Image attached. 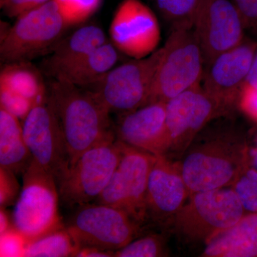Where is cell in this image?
<instances>
[{"label": "cell", "instance_id": "obj_23", "mask_svg": "<svg viewBox=\"0 0 257 257\" xmlns=\"http://www.w3.org/2000/svg\"><path fill=\"white\" fill-rule=\"evenodd\" d=\"M79 248L66 226L42 235L27 243L23 256H76Z\"/></svg>", "mask_w": 257, "mask_h": 257}, {"label": "cell", "instance_id": "obj_29", "mask_svg": "<svg viewBox=\"0 0 257 257\" xmlns=\"http://www.w3.org/2000/svg\"><path fill=\"white\" fill-rule=\"evenodd\" d=\"M15 174L11 171L0 168V207L13 205L20 196V187Z\"/></svg>", "mask_w": 257, "mask_h": 257}, {"label": "cell", "instance_id": "obj_16", "mask_svg": "<svg viewBox=\"0 0 257 257\" xmlns=\"http://www.w3.org/2000/svg\"><path fill=\"white\" fill-rule=\"evenodd\" d=\"M189 195L178 162L165 155L157 156L147 187V219L157 224L172 223Z\"/></svg>", "mask_w": 257, "mask_h": 257}, {"label": "cell", "instance_id": "obj_15", "mask_svg": "<svg viewBox=\"0 0 257 257\" xmlns=\"http://www.w3.org/2000/svg\"><path fill=\"white\" fill-rule=\"evenodd\" d=\"M256 49L257 44L243 40L242 43L218 55L205 66L203 89L226 113L239 102Z\"/></svg>", "mask_w": 257, "mask_h": 257}, {"label": "cell", "instance_id": "obj_18", "mask_svg": "<svg viewBox=\"0 0 257 257\" xmlns=\"http://www.w3.org/2000/svg\"><path fill=\"white\" fill-rule=\"evenodd\" d=\"M107 41L104 30L99 26L81 27L59 42L42 62V70L47 75L57 79L82 57Z\"/></svg>", "mask_w": 257, "mask_h": 257}, {"label": "cell", "instance_id": "obj_14", "mask_svg": "<svg viewBox=\"0 0 257 257\" xmlns=\"http://www.w3.org/2000/svg\"><path fill=\"white\" fill-rule=\"evenodd\" d=\"M110 42L121 53L143 59L157 50L160 24L153 11L141 0H123L115 11L109 30Z\"/></svg>", "mask_w": 257, "mask_h": 257}, {"label": "cell", "instance_id": "obj_4", "mask_svg": "<svg viewBox=\"0 0 257 257\" xmlns=\"http://www.w3.org/2000/svg\"><path fill=\"white\" fill-rule=\"evenodd\" d=\"M12 26L1 28L2 63L31 62L50 55L70 28L53 0L16 18Z\"/></svg>", "mask_w": 257, "mask_h": 257}, {"label": "cell", "instance_id": "obj_19", "mask_svg": "<svg viewBox=\"0 0 257 257\" xmlns=\"http://www.w3.org/2000/svg\"><path fill=\"white\" fill-rule=\"evenodd\" d=\"M201 256L256 257L257 213L245 214L236 224L209 240Z\"/></svg>", "mask_w": 257, "mask_h": 257}, {"label": "cell", "instance_id": "obj_5", "mask_svg": "<svg viewBox=\"0 0 257 257\" xmlns=\"http://www.w3.org/2000/svg\"><path fill=\"white\" fill-rule=\"evenodd\" d=\"M245 212L232 187H224L191 194L171 224L185 242L206 243L238 222Z\"/></svg>", "mask_w": 257, "mask_h": 257}, {"label": "cell", "instance_id": "obj_33", "mask_svg": "<svg viewBox=\"0 0 257 257\" xmlns=\"http://www.w3.org/2000/svg\"><path fill=\"white\" fill-rule=\"evenodd\" d=\"M114 252L106 251L98 248H82L79 250L76 256L84 257H110L114 256Z\"/></svg>", "mask_w": 257, "mask_h": 257}, {"label": "cell", "instance_id": "obj_27", "mask_svg": "<svg viewBox=\"0 0 257 257\" xmlns=\"http://www.w3.org/2000/svg\"><path fill=\"white\" fill-rule=\"evenodd\" d=\"M37 104L7 88L0 87V107L23 120Z\"/></svg>", "mask_w": 257, "mask_h": 257}, {"label": "cell", "instance_id": "obj_10", "mask_svg": "<svg viewBox=\"0 0 257 257\" xmlns=\"http://www.w3.org/2000/svg\"><path fill=\"white\" fill-rule=\"evenodd\" d=\"M121 145L119 165L94 202L126 211L142 225L147 220V187L157 156L123 143Z\"/></svg>", "mask_w": 257, "mask_h": 257}, {"label": "cell", "instance_id": "obj_32", "mask_svg": "<svg viewBox=\"0 0 257 257\" xmlns=\"http://www.w3.org/2000/svg\"><path fill=\"white\" fill-rule=\"evenodd\" d=\"M241 110L257 123V89L244 84L238 102Z\"/></svg>", "mask_w": 257, "mask_h": 257}, {"label": "cell", "instance_id": "obj_7", "mask_svg": "<svg viewBox=\"0 0 257 257\" xmlns=\"http://www.w3.org/2000/svg\"><path fill=\"white\" fill-rule=\"evenodd\" d=\"M162 48L143 59L114 67L98 82L88 86L109 112L126 114L147 105Z\"/></svg>", "mask_w": 257, "mask_h": 257}, {"label": "cell", "instance_id": "obj_20", "mask_svg": "<svg viewBox=\"0 0 257 257\" xmlns=\"http://www.w3.org/2000/svg\"><path fill=\"white\" fill-rule=\"evenodd\" d=\"M20 120L0 107V168L24 174L32 162Z\"/></svg>", "mask_w": 257, "mask_h": 257}, {"label": "cell", "instance_id": "obj_36", "mask_svg": "<svg viewBox=\"0 0 257 257\" xmlns=\"http://www.w3.org/2000/svg\"><path fill=\"white\" fill-rule=\"evenodd\" d=\"M243 173L245 174L248 178L252 180L253 182L257 185V170L254 168L251 167V166L248 165L245 170L243 171Z\"/></svg>", "mask_w": 257, "mask_h": 257}, {"label": "cell", "instance_id": "obj_37", "mask_svg": "<svg viewBox=\"0 0 257 257\" xmlns=\"http://www.w3.org/2000/svg\"><path fill=\"white\" fill-rule=\"evenodd\" d=\"M256 148L251 152H249V166L257 170V133L256 135Z\"/></svg>", "mask_w": 257, "mask_h": 257}, {"label": "cell", "instance_id": "obj_11", "mask_svg": "<svg viewBox=\"0 0 257 257\" xmlns=\"http://www.w3.org/2000/svg\"><path fill=\"white\" fill-rule=\"evenodd\" d=\"M226 114L200 84L167 101L169 147L166 157L181 158L209 121Z\"/></svg>", "mask_w": 257, "mask_h": 257}, {"label": "cell", "instance_id": "obj_25", "mask_svg": "<svg viewBox=\"0 0 257 257\" xmlns=\"http://www.w3.org/2000/svg\"><path fill=\"white\" fill-rule=\"evenodd\" d=\"M69 27L85 23L100 8L102 0H53Z\"/></svg>", "mask_w": 257, "mask_h": 257}, {"label": "cell", "instance_id": "obj_26", "mask_svg": "<svg viewBox=\"0 0 257 257\" xmlns=\"http://www.w3.org/2000/svg\"><path fill=\"white\" fill-rule=\"evenodd\" d=\"M166 255L165 241L160 234H150L134 239L114 252L117 257H158Z\"/></svg>", "mask_w": 257, "mask_h": 257}, {"label": "cell", "instance_id": "obj_34", "mask_svg": "<svg viewBox=\"0 0 257 257\" xmlns=\"http://www.w3.org/2000/svg\"><path fill=\"white\" fill-rule=\"evenodd\" d=\"M244 84L257 89V49L250 69L249 73Z\"/></svg>", "mask_w": 257, "mask_h": 257}, {"label": "cell", "instance_id": "obj_2", "mask_svg": "<svg viewBox=\"0 0 257 257\" xmlns=\"http://www.w3.org/2000/svg\"><path fill=\"white\" fill-rule=\"evenodd\" d=\"M48 100L60 120L69 165L89 149L116 138L110 112L89 89L54 79Z\"/></svg>", "mask_w": 257, "mask_h": 257}, {"label": "cell", "instance_id": "obj_30", "mask_svg": "<svg viewBox=\"0 0 257 257\" xmlns=\"http://www.w3.org/2000/svg\"><path fill=\"white\" fill-rule=\"evenodd\" d=\"M0 239L1 256H23L24 250L28 241L14 226L1 234Z\"/></svg>", "mask_w": 257, "mask_h": 257}, {"label": "cell", "instance_id": "obj_13", "mask_svg": "<svg viewBox=\"0 0 257 257\" xmlns=\"http://www.w3.org/2000/svg\"><path fill=\"white\" fill-rule=\"evenodd\" d=\"M23 128L32 158L57 183L69 168V156L60 120L48 96L30 111L23 120Z\"/></svg>", "mask_w": 257, "mask_h": 257}, {"label": "cell", "instance_id": "obj_28", "mask_svg": "<svg viewBox=\"0 0 257 257\" xmlns=\"http://www.w3.org/2000/svg\"><path fill=\"white\" fill-rule=\"evenodd\" d=\"M231 187L244 210L248 213H257L256 184L243 172Z\"/></svg>", "mask_w": 257, "mask_h": 257}, {"label": "cell", "instance_id": "obj_8", "mask_svg": "<svg viewBox=\"0 0 257 257\" xmlns=\"http://www.w3.org/2000/svg\"><path fill=\"white\" fill-rule=\"evenodd\" d=\"M121 151L122 145L115 138L84 152L57 182L61 201L69 207L94 202L118 167Z\"/></svg>", "mask_w": 257, "mask_h": 257}, {"label": "cell", "instance_id": "obj_3", "mask_svg": "<svg viewBox=\"0 0 257 257\" xmlns=\"http://www.w3.org/2000/svg\"><path fill=\"white\" fill-rule=\"evenodd\" d=\"M204 67L202 50L192 25L183 24L173 27L162 47L149 104L167 102L200 84Z\"/></svg>", "mask_w": 257, "mask_h": 257}, {"label": "cell", "instance_id": "obj_1", "mask_svg": "<svg viewBox=\"0 0 257 257\" xmlns=\"http://www.w3.org/2000/svg\"><path fill=\"white\" fill-rule=\"evenodd\" d=\"M181 159L177 162L191 195L232 187L249 165V150L232 128L201 132Z\"/></svg>", "mask_w": 257, "mask_h": 257}, {"label": "cell", "instance_id": "obj_31", "mask_svg": "<svg viewBox=\"0 0 257 257\" xmlns=\"http://www.w3.org/2000/svg\"><path fill=\"white\" fill-rule=\"evenodd\" d=\"M50 1L52 0H0V8L8 18H18Z\"/></svg>", "mask_w": 257, "mask_h": 257}, {"label": "cell", "instance_id": "obj_21", "mask_svg": "<svg viewBox=\"0 0 257 257\" xmlns=\"http://www.w3.org/2000/svg\"><path fill=\"white\" fill-rule=\"evenodd\" d=\"M119 51L107 41L82 57L55 80L87 87L102 78L116 65Z\"/></svg>", "mask_w": 257, "mask_h": 257}, {"label": "cell", "instance_id": "obj_6", "mask_svg": "<svg viewBox=\"0 0 257 257\" xmlns=\"http://www.w3.org/2000/svg\"><path fill=\"white\" fill-rule=\"evenodd\" d=\"M58 187L53 176L35 160L23 174L12 224L28 241L63 226L58 212Z\"/></svg>", "mask_w": 257, "mask_h": 257}, {"label": "cell", "instance_id": "obj_22", "mask_svg": "<svg viewBox=\"0 0 257 257\" xmlns=\"http://www.w3.org/2000/svg\"><path fill=\"white\" fill-rule=\"evenodd\" d=\"M0 87L18 93L36 104L43 102L48 96L42 72L29 61L3 64Z\"/></svg>", "mask_w": 257, "mask_h": 257}, {"label": "cell", "instance_id": "obj_35", "mask_svg": "<svg viewBox=\"0 0 257 257\" xmlns=\"http://www.w3.org/2000/svg\"><path fill=\"white\" fill-rule=\"evenodd\" d=\"M13 227L10 220L9 215L5 211V208L0 209V235L4 234L7 231Z\"/></svg>", "mask_w": 257, "mask_h": 257}, {"label": "cell", "instance_id": "obj_24", "mask_svg": "<svg viewBox=\"0 0 257 257\" xmlns=\"http://www.w3.org/2000/svg\"><path fill=\"white\" fill-rule=\"evenodd\" d=\"M161 15L172 26L189 24L193 19L202 0H155Z\"/></svg>", "mask_w": 257, "mask_h": 257}, {"label": "cell", "instance_id": "obj_12", "mask_svg": "<svg viewBox=\"0 0 257 257\" xmlns=\"http://www.w3.org/2000/svg\"><path fill=\"white\" fill-rule=\"evenodd\" d=\"M192 28L207 66L218 55L242 43L246 27L231 0H202Z\"/></svg>", "mask_w": 257, "mask_h": 257}, {"label": "cell", "instance_id": "obj_17", "mask_svg": "<svg viewBox=\"0 0 257 257\" xmlns=\"http://www.w3.org/2000/svg\"><path fill=\"white\" fill-rule=\"evenodd\" d=\"M166 104L157 101L121 114L115 130L116 140L155 156H166L169 147Z\"/></svg>", "mask_w": 257, "mask_h": 257}, {"label": "cell", "instance_id": "obj_9", "mask_svg": "<svg viewBox=\"0 0 257 257\" xmlns=\"http://www.w3.org/2000/svg\"><path fill=\"white\" fill-rule=\"evenodd\" d=\"M66 226L79 249L98 248L115 252L135 239L141 224L126 211L94 202L77 207Z\"/></svg>", "mask_w": 257, "mask_h": 257}]
</instances>
